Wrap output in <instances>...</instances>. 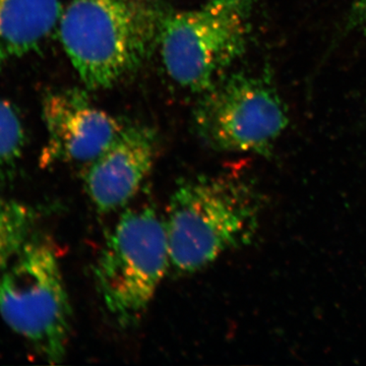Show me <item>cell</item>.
<instances>
[{
	"instance_id": "6da1fadb",
	"label": "cell",
	"mask_w": 366,
	"mask_h": 366,
	"mask_svg": "<svg viewBox=\"0 0 366 366\" xmlns=\"http://www.w3.org/2000/svg\"><path fill=\"white\" fill-rule=\"evenodd\" d=\"M165 16L155 0H71L59 37L81 83L102 90L136 71L158 47Z\"/></svg>"
},
{
	"instance_id": "7a4b0ae2",
	"label": "cell",
	"mask_w": 366,
	"mask_h": 366,
	"mask_svg": "<svg viewBox=\"0 0 366 366\" xmlns=\"http://www.w3.org/2000/svg\"><path fill=\"white\" fill-rule=\"evenodd\" d=\"M259 209V197L242 179L199 175L180 182L163 217L170 268L197 273L229 250L247 244Z\"/></svg>"
},
{
	"instance_id": "3957f363",
	"label": "cell",
	"mask_w": 366,
	"mask_h": 366,
	"mask_svg": "<svg viewBox=\"0 0 366 366\" xmlns=\"http://www.w3.org/2000/svg\"><path fill=\"white\" fill-rule=\"evenodd\" d=\"M169 268L164 218L150 206L127 209L94 269L99 293L117 326L131 329L141 322Z\"/></svg>"
},
{
	"instance_id": "277c9868",
	"label": "cell",
	"mask_w": 366,
	"mask_h": 366,
	"mask_svg": "<svg viewBox=\"0 0 366 366\" xmlns=\"http://www.w3.org/2000/svg\"><path fill=\"white\" fill-rule=\"evenodd\" d=\"M0 317L50 365L66 358L71 307L51 244L30 239L0 276Z\"/></svg>"
},
{
	"instance_id": "5b68a950",
	"label": "cell",
	"mask_w": 366,
	"mask_h": 366,
	"mask_svg": "<svg viewBox=\"0 0 366 366\" xmlns=\"http://www.w3.org/2000/svg\"><path fill=\"white\" fill-rule=\"evenodd\" d=\"M252 0H209L165 16L158 48L168 76L204 93L244 51Z\"/></svg>"
},
{
	"instance_id": "8992f818",
	"label": "cell",
	"mask_w": 366,
	"mask_h": 366,
	"mask_svg": "<svg viewBox=\"0 0 366 366\" xmlns=\"http://www.w3.org/2000/svg\"><path fill=\"white\" fill-rule=\"evenodd\" d=\"M203 94L194 124L214 150L269 155L287 127L285 107L262 79L236 74L219 79Z\"/></svg>"
},
{
	"instance_id": "52a82bcc",
	"label": "cell",
	"mask_w": 366,
	"mask_h": 366,
	"mask_svg": "<svg viewBox=\"0 0 366 366\" xmlns=\"http://www.w3.org/2000/svg\"><path fill=\"white\" fill-rule=\"evenodd\" d=\"M46 144L41 163H90L124 124L94 104L83 91L50 92L43 100Z\"/></svg>"
},
{
	"instance_id": "ba28073f",
	"label": "cell",
	"mask_w": 366,
	"mask_h": 366,
	"mask_svg": "<svg viewBox=\"0 0 366 366\" xmlns=\"http://www.w3.org/2000/svg\"><path fill=\"white\" fill-rule=\"evenodd\" d=\"M158 139L143 124L124 125L97 158L89 163L84 177L86 194L100 213L124 208L150 174Z\"/></svg>"
},
{
	"instance_id": "9c48e42d",
	"label": "cell",
	"mask_w": 366,
	"mask_h": 366,
	"mask_svg": "<svg viewBox=\"0 0 366 366\" xmlns=\"http://www.w3.org/2000/svg\"><path fill=\"white\" fill-rule=\"evenodd\" d=\"M62 11L60 0H0V64L38 49Z\"/></svg>"
},
{
	"instance_id": "30bf717a",
	"label": "cell",
	"mask_w": 366,
	"mask_h": 366,
	"mask_svg": "<svg viewBox=\"0 0 366 366\" xmlns=\"http://www.w3.org/2000/svg\"><path fill=\"white\" fill-rule=\"evenodd\" d=\"M35 213L26 204L0 197V273L31 239Z\"/></svg>"
},
{
	"instance_id": "8fae6325",
	"label": "cell",
	"mask_w": 366,
	"mask_h": 366,
	"mask_svg": "<svg viewBox=\"0 0 366 366\" xmlns=\"http://www.w3.org/2000/svg\"><path fill=\"white\" fill-rule=\"evenodd\" d=\"M25 129L18 110L0 98V183L16 170L25 149Z\"/></svg>"
},
{
	"instance_id": "7c38bea8",
	"label": "cell",
	"mask_w": 366,
	"mask_h": 366,
	"mask_svg": "<svg viewBox=\"0 0 366 366\" xmlns=\"http://www.w3.org/2000/svg\"><path fill=\"white\" fill-rule=\"evenodd\" d=\"M350 23L366 34V0H356L351 11Z\"/></svg>"
}]
</instances>
